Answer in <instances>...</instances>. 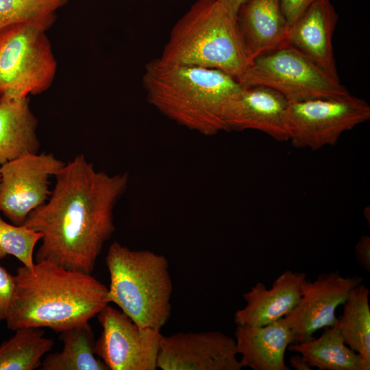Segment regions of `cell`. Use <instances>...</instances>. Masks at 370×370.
<instances>
[{
	"instance_id": "cell-1",
	"label": "cell",
	"mask_w": 370,
	"mask_h": 370,
	"mask_svg": "<svg viewBox=\"0 0 370 370\" xmlns=\"http://www.w3.org/2000/svg\"><path fill=\"white\" fill-rule=\"evenodd\" d=\"M47 201L23 225L42 234L36 262L49 261L91 273L115 230L114 209L128 184V174L97 171L79 154L55 175Z\"/></svg>"
},
{
	"instance_id": "cell-2",
	"label": "cell",
	"mask_w": 370,
	"mask_h": 370,
	"mask_svg": "<svg viewBox=\"0 0 370 370\" xmlns=\"http://www.w3.org/2000/svg\"><path fill=\"white\" fill-rule=\"evenodd\" d=\"M14 290L5 316L12 330L33 327L62 332L89 322L109 301L108 288L91 273L55 263L22 266L14 275Z\"/></svg>"
},
{
	"instance_id": "cell-3",
	"label": "cell",
	"mask_w": 370,
	"mask_h": 370,
	"mask_svg": "<svg viewBox=\"0 0 370 370\" xmlns=\"http://www.w3.org/2000/svg\"><path fill=\"white\" fill-rule=\"evenodd\" d=\"M143 84L151 106L177 124L204 136L225 131V106L241 86L221 71L164 65L157 58L146 64Z\"/></svg>"
},
{
	"instance_id": "cell-4",
	"label": "cell",
	"mask_w": 370,
	"mask_h": 370,
	"mask_svg": "<svg viewBox=\"0 0 370 370\" xmlns=\"http://www.w3.org/2000/svg\"><path fill=\"white\" fill-rule=\"evenodd\" d=\"M157 60L219 70L237 80L251 63L236 16L220 0L195 1L173 25Z\"/></svg>"
},
{
	"instance_id": "cell-5",
	"label": "cell",
	"mask_w": 370,
	"mask_h": 370,
	"mask_svg": "<svg viewBox=\"0 0 370 370\" xmlns=\"http://www.w3.org/2000/svg\"><path fill=\"white\" fill-rule=\"evenodd\" d=\"M106 264L109 301L140 327L160 331L172 308L173 284L166 258L114 242L108 250Z\"/></svg>"
},
{
	"instance_id": "cell-6",
	"label": "cell",
	"mask_w": 370,
	"mask_h": 370,
	"mask_svg": "<svg viewBox=\"0 0 370 370\" xmlns=\"http://www.w3.org/2000/svg\"><path fill=\"white\" fill-rule=\"evenodd\" d=\"M53 23L27 21L0 29V97L38 95L51 86L57 62L46 31Z\"/></svg>"
},
{
	"instance_id": "cell-7",
	"label": "cell",
	"mask_w": 370,
	"mask_h": 370,
	"mask_svg": "<svg viewBox=\"0 0 370 370\" xmlns=\"http://www.w3.org/2000/svg\"><path fill=\"white\" fill-rule=\"evenodd\" d=\"M243 86H264L290 103L317 98H341L351 95L295 48L286 45L254 58L238 79Z\"/></svg>"
},
{
	"instance_id": "cell-8",
	"label": "cell",
	"mask_w": 370,
	"mask_h": 370,
	"mask_svg": "<svg viewBox=\"0 0 370 370\" xmlns=\"http://www.w3.org/2000/svg\"><path fill=\"white\" fill-rule=\"evenodd\" d=\"M370 119V106L349 95L288 103L285 125L288 140L296 148L317 150L334 145L346 131Z\"/></svg>"
},
{
	"instance_id": "cell-9",
	"label": "cell",
	"mask_w": 370,
	"mask_h": 370,
	"mask_svg": "<svg viewBox=\"0 0 370 370\" xmlns=\"http://www.w3.org/2000/svg\"><path fill=\"white\" fill-rule=\"evenodd\" d=\"M102 328L95 342L108 370H156L160 331L140 327L121 310L106 305L97 314Z\"/></svg>"
},
{
	"instance_id": "cell-10",
	"label": "cell",
	"mask_w": 370,
	"mask_h": 370,
	"mask_svg": "<svg viewBox=\"0 0 370 370\" xmlns=\"http://www.w3.org/2000/svg\"><path fill=\"white\" fill-rule=\"evenodd\" d=\"M66 163L52 153H28L0 166V212L13 224L23 225L28 214L49 198V177Z\"/></svg>"
},
{
	"instance_id": "cell-11",
	"label": "cell",
	"mask_w": 370,
	"mask_h": 370,
	"mask_svg": "<svg viewBox=\"0 0 370 370\" xmlns=\"http://www.w3.org/2000/svg\"><path fill=\"white\" fill-rule=\"evenodd\" d=\"M234 338L219 331L162 335L157 368L162 370H241Z\"/></svg>"
},
{
	"instance_id": "cell-12",
	"label": "cell",
	"mask_w": 370,
	"mask_h": 370,
	"mask_svg": "<svg viewBox=\"0 0 370 370\" xmlns=\"http://www.w3.org/2000/svg\"><path fill=\"white\" fill-rule=\"evenodd\" d=\"M362 281L360 276L344 277L337 271L321 273L312 282L306 279L298 304L284 317L294 343L308 341L317 331L335 325L337 308Z\"/></svg>"
},
{
	"instance_id": "cell-13",
	"label": "cell",
	"mask_w": 370,
	"mask_h": 370,
	"mask_svg": "<svg viewBox=\"0 0 370 370\" xmlns=\"http://www.w3.org/2000/svg\"><path fill=\"white\" fill-rule=\"evenodd\" d=\"M288 103L269 87L241 84L225 106V131L255 130L278 141H288L285 118Z\"/></svg>"
},
{
	"instance_id": "cell-14",
	"label": "cell",
	"mask_w": 370,
	"mask_h": 370,
	"mask_svg": "<svg viewBox=\"0 0 370 370\" xmlns=\"http://www.w3.org/2000/svg\"><path fill=\"white\" fill-rule=\"evenodd\" d=\"M338 18L330 0H315L289 26L287 41L331 78L340 82L332 45Z\"/></svg>"
},
{
	"instance_id": "cell-15",
	"label": "cell",
	"mask_w": 370,
	"mask_h": 370,
	"mask_svg": "<svg viewBox=\"0 0 370 370\" xmlns=\"http://www.w3.org/2000/svg\"><path fill=\"white\" fill-rule=\"evenodd\" d=\"M306 274L286 270L267 289L257 282L243 294L246 305L234 314L236 325L261 326L284 317L298 304Z\"/></svg>"
},
{
	"instance_id": "cell-16",
	"label": "cell",
	"mask_w": 370,
	"mask_h": 370,
	"mask_svg": "<svg viewBox=\"0 0 370 370\" xmlns=\"http://www.w3.org/2000/svg\"><path fill=\"white\" fill-rule=\"evenodd\" d=\"M234 336L242 368L290 369L284 356L294 336L284 317L261 326L236 325Z\"/></svg>"
},
{
	"instance_id": "cell-17",
	"label": "cell",
	"mask_w": 370,
	"mask_h": 370,
	"mask_svg": "<svg viewBox=\"0 0 370 370\" xmlns=\"http://www.w3.org/2000/svg\"><path fill=\"white\" fill-rule=\"evenodd\" d=\"M238 29L251 62L288 45V25L280 0H245L236 13Z\"/></svg>"
},
{
	"instance_id": "cell-18",
	"label": "cell",
	"mask_w": 370,
	"mask_h": 370,
	"mask_svg": "<svg viewBox=\"0 0 370 370\" xmlns=\"http://www.w3.org/2000/svg\"><path fill=\"white\" fill-rule=\"evenodd\" d=\"M28 96L0 97V165L40 147Z\"/></svg>"
},
{
	"instance_id": "cell-19",
	"label": "cell",
	"mask_w": 370,
	"mask_h": 370,
	"mask_svg": "<svg viewBox=\"0 0 370 370\" xmlns=\"http://www.w3.org/2000/svg\"><path fill=\"white\" fill-rule=\"evenodd\" d=\"M290 351L300 354L319 370H369L362 357L344 342L336 324L324 328L318 338L291 344Z\"/></svg>"
},
{
	"instance_id": "cell-20",
	"label": "cell",
	"mask_w": 370,
	"mask_h": 370,
	"mask_svg": "<svg viewBox=\"0 0 370 370\" xmlns=\"http://www.w3.org/2000/svg\"><path fill=\"white\" fill-rule=\"evenodd\" d=\"M60 333L62 349L47 355L42 360L41 370H108L97 354L96 341L89 322Z\"/></svg>"
},
{
	"instance_id": "cell-21",
	"label": "cell",
	"mask_w": 370,
	"mask_h": 370,
	"mask_svg": "<svg viewBox=\"0 0 370 370\" xmlns=\"http://www.w3.org/2000/svg\"><path fill=\"white\" fill-rule=\"evenodd\" d=\"M370 291L361 283L343 304V314L336 323L345 343L370 367Z\"/></svg>"
},
{
	"instance_id": "cell-22",
	"label": "cell",
	"mask_w": 370,
	"mask_h": 370,
	"mask_svg": "<svg viewBox=\"0 0 370 370\" xmlns=\"http://www.w3.org/2000/svg\"><path fill=\"white\" fill-rule=\"evenodd\" d=\"M53 345V339L45 336L42 328H18L0 345V370L36 369Z\"/></svg>"
},
{
	"instance_id": "cell-23",
	"label": "cell",
	"mask_w": 370,
	"mask_h": 370,
	"mask_svg": "<svg viewBox=\"0 0 370 370\" xmlns=\"http://www.w3.org/2000/svg\"><path fill=\"white\" fill-rule=\"evenodd\" d=\"M68 0H0V29L18 23L54 22L56 12Z\"/></svg>"
},
{
	"instance_id": "cell-24",
	"label": "cell",
	"mask_w": 370,
	"mask_h": 370,
	"mask_svg": "<svg viewBox=\"0 0 370 370\" xmlns=\"http://www.w3.org/2000/svg\"><path fill=\"white\" fill-rule=\"evenodd\" d=\"M41 238L40 232L24 225L8 223L0 217V260L12 255L33 269L34 247Z\"/></svg>"
},
{
	"instance_id": "cell-25",
	"label": "cell",
	"mask_w": 370,
	"mask_h": 370,
	"mask_svg": "<svg viewBox=\"0 0 370 370\" xmlns=\"http://www.w3.org/2000/svg\"><path fill=\"white\" fill-rule=\"evenodd\" d=\"M14 286V275L0 266V321L5 319Z\"/></svg>"
},
{
	"instance_id": "cell-26",
	"label": "cell",
	"mask_w": 370,
	"mask_h": 370,
	"mask_svg": "<svg viewBox=\"0 0 370 370\" xmlns=\"http://www.w3.org/2000/svg\"><path fill=\"white\" fill-rule=\"evenodd\" d=\"M315 0H280L286 21L290 26Z\"/></svg>"
},
{
	"instance_id": "cell-27",
	"label": "cell",
	"mask_w": 370,
	"mask_h": 370,
	"mask_svg": "<svg viewBox=\"0 0 370 370\" xmlns=\"http://www.w3.org/2000/svg\"><path fill=\"white\" fill-rule=\"evenodd\" d=\"M355 256L358 264L366 271H370V237L364 235L355 246Z\"/></svg>"
},
{
	"instance_id": "cell-28",
	"label": "cell",
	"mask_w": 370,
	"mask_h": 370,
	"mask_svg": "<svg viewBox=\"0 0 370 370\" xmlns=\"http://www.w3.org/2000/svg\"><path fill=\"white\" fill-rule=\"evenodd\" d=\"M291 367L297 370H310L312 367L301 355H294L289 358Z\"/></svg>"
},
{
	"instance_id": "cell-29",
	"label": "cell",
	"mask_w": 370,
	"mask_h": 370,
	"mask_svg": "<svg viewBox=\"0 0 370 370\" xmlns=\"http://www.w3.org/2000/svg\"><path fill=\"white\" fill-rule=\"evenodd\" d=\"M221 3L234 15L236 13L241 5L245 0H220Z\"/></svg>"
},
{
	"instance_id": "cell-30",
	"label": "cell",
	"mask_w": 370,
	"mask_h": 370,
	"mask_svg": "<svg viewBox=\"0 0 370 370\" xmlns=\"http://www.w3.org/2000/svg\"><path fill=\"white\" fill-rule=\"evenodd\" d=\"M0 183H1V175H0Z\"/></svg>"
}]
</instances>
